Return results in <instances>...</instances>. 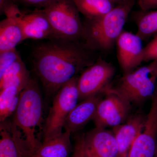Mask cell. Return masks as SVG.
Wrapping results in <instances>:
<instances>
[{"label":"cell","instance_id":"obj_1","mask_svg":"<svg viewBox=\"0 0 157 157\" xmlns=\"http://www.w3.org/2000/svg\"><path fill=\"white\" fill-rule=\"evenodd\" d=\"M93 52L81 41L60 38L47 40L34 47V70L42 82L46 94L52 96L71 79L92 65Z\"/></svg>","mask_w":157,"mask_h":157},{"label":"cell","instance_id":"obj_2","mask_svg":"<svg viewBox=\"0 0 157 157\" xmlns=\"http://www.w3.org/2000/svg\"><path fill=\"white\" fill-rule=\"evenodd\" d=\"M135 4V0H126L107 14L86 19L82 23V42L94 52L110 50L124 31L127 17Z\"/></svg>","mask_w":157,"mask_h":157},{"label":"cell","instance_id":"obj_3","mask_svg":"<svg viewBox=\"0 0 157 157\" xmlns=\"http://www.w3.org/2000/svg\"><path fill=\"white\" fill-rule=\"evenodd\" d=\"M43 103L39 83L31 77L20 94L12 122L21 132L26 146L33 151L41 144L37 136L42 120Z\"/></svg>","mask_w":157,"mask_h":157},{"label":"cell","instance_id":"obj_4","mask_svg":"<svg viewBox=\"0 0 157 157\" xmlns=\"http://www.w3.org/2000/svg\"><path fill=\"white\" fill-rule=\"evenodd\" d=\"M157 86V60L124 74L109 89L130 103H139L151 98Z\"/></svg>","mask_w":157,"mask_h":157},{"label":"cell","instance_id":"obj_5","mask_svg":"<svg viewBox=\"0 0 157 157\" xmlns=\"http://www.w3.org/2000/svg\"><path fill=\"white\" fill-rule=\"evenodd\" d=\"M42 10L57 38L81 41L83 24L73 0H54Z\"/></svg>","mask_w":157,"mask_h":157},{"label":"cell","instance_id":"obj_6","mask_svg":"<svg viewBox=\"0 0 157 157\" xmlns=\"http://www.w3.org/2000/svg\"><path fill=\"white\" fill-rule=\"evenodd\" d=\"M78 78L76 76L72 78L55 95L44 126L43 141L52 139L63 133L66 119L79 100Z\"/></svg>","mask_w":157,"mask_h":157},{"label":"cell","instance_id":"obj_7","mask_svg":"<svg viewBox=\"0 0 157 157\" xmlns=\"http://www.w3.org/2000/svg\"><path fill=\"white\" fill-rule=\"evenodd\" d=\"M115 73L114 66L101 58L84 69L78 76L77 86L79 100L105 92L110 86Z\"/></svg>","mask_w":157,"mask_h":157},{"label":"cell","instance_id":"obj_8","mask_svg":"<svg viewBox=\"0 0 157 157\" xmlns=\"http://www.w3.org/2000/svg\"><path fill=\"white\" fill-rule=\"evenodd\" d=\"M7 17L16 20L21 29L25 40H50L57 38L49 21L42 9H37L29 13L21 11L17 5L6 10Z\"/></svg>","mask_w":157,"mask_h":157},{"label":"cell","instance_id":"obj_9","mask_svg":"<svg viewBox=\"0 0 157 157\" xmlns=\"http://www.w3.org/2000/svg\"><path fill=\"white\" fill-rule=\"evenodd\" d=\"M109 88L104 93L105 98L99 102L93 119L96 128H113L124 123L128 118L131 103Z\"/></svg>","mask_w":157,"mask_h":157},{"label":"cell","instance_id":"obj_10","mask_svg":"<svg viewBox=\"0 0 157 157\" xmlns=\"http://www.w3.org/2000/svg\"><path fill=\"white\" fill-rule=\"evenodd\" d=\"M117 56L124 74L137 68L143 62L142 39L137 34L123 31L116 41Z\"/></svg>","mask_w":157,"mask_h":157},{"label":"cell","instance_id":"obj_11","mask_svg":"<svg viewBox=\"0 0 157 157\" xmlns=\"http://www.w3.org/2000/svg\"><path fill=\"white\" fill-rule=\"evenodd\" d=\"M146 116L137 114L113 128L118 147V157H128L136 138L143 130Z\"/></svg>","mask_w":157,"mask_h":157},{"label":"cell","instance_id":"obj_12","mask_svg":"<svg viewBox=\"0 0 157 157\" xmlns=\"http://www.w3.org/2000/svg\"><path fill=\"white\" fill-rule=\"evenodd\" d=\"M85 141L93 157H118V147L113 132L95 128L85 135Z\"/></svg>","mask_w":157,"mask_h":157},{"label":"cell","instance_id":"obj_13","mask_svg":"<svg viewBox=\"0 0 157 157\" xmlns=\"http://www.w3.org/2000/svg\"><path fill=\"white\" fill-rule=\"evenodd\" d=\"M100 94L86 98L77 104L70 113L65 121V131L71 134L81 130L91 120L94 119L99 102Z\"/></svg>","mask_w":157,"mask_h":157},{"label":"cell","instance_id":"obj_14","mask_svg":"<svg viewBox=\"0 0 157 157\" xmlns=\"http://www.w3.org/2000/svg\"><path fill=\"white\" fill-rule=\"evenodd\" d=\"M71 135L70 132L64 131L57 137L42 141L33 152L47 157H70L73 150Z\"/></svg>","mask_w":157,"mask_h":157},{"label":"cell","instance_id":"obj_15","mask_svg":"<svg viewBox=\"0 0 157 157\" xmlns=\"http://www.w3.org/2000/svg\"><path fill=\"white\" fill-rule=\"evenodd\" d=\"M25 40L22 29L16 20L7 17L0 22V52L16 48Z\"/></svg>","mask_w":157,"mask_h":157},{"label":"cell","instance_id":"obj_16","mask_svg":"<svg viewBox=\"0 0 157 157\" xmlns=\"http://www.w3.org/2000/svg\"><path fill=\"white\" fill-rule=\"evenodd\" d=\"M30 78L29 72L21 58L0 76V90L14 86L22 90Z\"/></svg>","mask_w":157,"mask_h":157},{"label":"cell","instance_id":"obj_17","mask_svg":"<svg viewBox=\"0 0 157 157\" xmlns=\"http://www.w3.org/2000/svg\"><path fill=\"white\" fill-rule=\"evenodd\" d=\"M79 13L93 19L107 14L115 6L110 0H73Z\"/></svg>","mask_w":157,"mask_h":157},{"label":"cell","instance_id":"obj_18","mask_svg":"<svg viewBox=\"0 0 157 157\" xmlns=\"http://www.w3.org/2000/svg\"><path fill=\"white\" fill-rule=\"evenodd\" d=\"M21 90L16 86H9L0 90V121H5L15 112L19 102Z\"/></svg>","mask_w":157,"mask_h":157},{"label":"cell","instance_id":"obj_19","mask_svg":"<svg viewBox=\"0 0 157 157\" xmlns=\"http://www.w3.org/2000/svg\"><path fill=\"white\" fill-rule=\"evenodd\" d=\"M11 122L5 121L0 125V157H21L11 130Z\"/></svg>","mask_w":157,"mask_h":157},{"label":"cell","instance_id":"obj_20","mask_svg":"<svg viewBox=\"0 0 157 157\" xmlns=\"http://www.w3.org/2000/svg\"><path fill=\"white\" fill-rule=\"evenodd\" d=\"M138 36L145 39L157 34V10L146 11L137 21Z\"/></svg>","mask_w":157,"mask_h":157},{"label":"cell","instance_id":"obj_21","mask_svg":"<svg viewBox=\"0 0 157 157\" xmlns=\"http://www.w3.org/2000/svg\"><path fill=\"white\" fill-rule=\"evenodd\" d=\"M20 58V56L16 48L0 52V76Z\"/></svg>","mask_w":157,"mask_h":157},{"label":"cell","instance_id":"obj_22","mask_svg":"<svg viewBox=\"0 0 157 157\" xmlns=\"http://www.w3.org/2000/svg\"><path fill=\"white\" fill-rule=\"evenodd\" d=\"M71 157H89L85 134H77L75 136L73 154Z\"/></svg>","mask_w":157,"mask_h":157},{"label":"cell","instance_id":"obj_23","mask_svg":"<svg viewBox=\"0 0 157 157\" xmlns=\"http://www.w3.org/2000/svg\"><path fill=\"white\" fill-rule=\"evenodd\" d=\"M157 60V34L144 49L143 62Z\"/></svg>","mask_w":157,"mask_h":157},{"label":"cell","instance_id":"obj_24","mask_svg":"<svg viewBox=\"0 0 157 157\" xmlns=\"http://www.w3.org/2000/svg\"><path fill=\"white\" fill-rule=\"evenodd\" d=\"M16 144L21 157H47L40 155L31 151L22 141L17 142Z\"/></svg>","mask_w":157,"mask_h":157},{"label":"cell","instance_id":"obj_25","mask_svg":"<svg viewBox=\"0 0 157 157\" xmlns=\"http://www.w3.org/2000/svg\"><path fill=\"white\" fill-rule=\"evenodd\" d=\"M54 0H18V2L25 6L42 8Z\"/></svg>","mask_w":157,"mask_h":157},{"label":"cell","instance_id":"obj_26","mask_svg":"<svg viewBox=\"0 0 157 157\" xmlns=\"http://www.w3.org/2000/svg\"><path fill=\"white\" fill-rule=\"evenodd\" d=\"M138 5L144 11L157 9V0H139Z\"/></svg>","mask_w":157,"mask_h":157},{"label":"cell","instance_id":"obj_27","mask_svg":"<svg viewBox=\"0 0 157 157\" xmlns=\"http://www.w3.org/2000/svg\"><path fill=\"white\" fill-rule=\"evenodd\" d=\"M18 0H0V14H3L5 11L14 5H17Z\"/></svg>","mask_w":157,"mask_h":157},{"label":"cell","instance_id":"obj_28","mask_svg":"<svg viewBox=\"0 0 157 157\" xmlns=\"http://www.w3.org/2000/svg\"><path fill=\"white\" fill-rule=\"evenodd\" d=\"M110 1H111V2H112L113 3L118 2L121 3L124 2V1H126V0H110Z\"/></svg>","mask_w":157,"mask_h":157},{"label":"cell","instance_id":"obj_29","mask_svg":"<svg viewBox=\"0 0 157 157\" xmlns=\"http://www.w3.org/2000/svg\"><path fill=\"white\" fill-rule=\"evenodd\" d=\"M87 151H88V154L89 157H93L92 155H91L90 153V151H89L87 149Z\"/></svg>","mask_w":157,"mask_h":157},{"label":"cell","instance_id":"obj_30","mask_svg":"<svg viewBox=\"0 0 157 157\" xmlns=\"http://www.w3.org/2000/svg\"><path fill=\"white\" fill-rule=\"evenodd\" d=\"M154 157H157V149L156 152V153L155 154Z\"/></svg>","mask_w":157,"mask_h":157}]
</instances>
